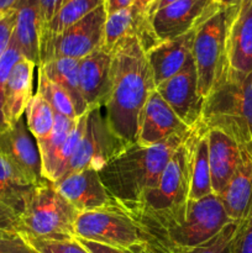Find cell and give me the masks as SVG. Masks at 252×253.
I'll return each instance as SVG.
<instances>
[{
  "label": "cell",
  "mask_w": 252,
  "mask_h": 253,
  "mask_svg": "<svg viewBox=\"0 0 252 253\" xmlns=\"http://www.w3.org/2000/svg\"><path fill=\"white\" fill-rule=\"evenodd\" d=\"M110 83V95L104 106L106 121L126 145H135L141 111L156 89L145 47L136 35L114 47Z\"/></svg>",
  "instance_id": "1"
},
{
  "label": "cell",
  "mask_w": 252,
  "mask_h": 253,
  "mask_svg": "<svg viewBox=\"0 0 252 253\" xmlns=\"http://www.w3.org/2000/svg\"><path fill=\"white\" fill-rule=\"evenodd\" d=\"M187 133L172 136L148 147L136 143L128 146L99 172L108 192L126 212L157 185L170 156L184 141Z\"/></svg>",
  "instance_id": "2"
},
{
  "label": "cell",
  "mask_w": 252,
  "mask_h": 253,
  "mask_svg": "<svg viewBox=\"0 0 252 253\" xmlns=\"http://www.w3.org/2000/svg\"><path fill=\"white\" fill-rule=\"evenodd\" d=\"M131 216L141 231L180 247L200 246L232 222L220 197L214 193L203 199L188 202L177 211Z\"/></svg>",
  "instance_id": "3"
},
{
  "label": "cell",
  "mask_w": 252,
  "mask_h": 253,
  "mask_svg": "<svg viewBox=\"0 0 252 253\" xmlns=\"http://www.w3.org/2000/svg\"><path fill=\"white\" fill-rule=\"evenodd\" d=\"M199 123L229 135L252 156V73L222 77L203 101Z\"/></svg>",
  "instance_id": "4"
},
{
  "label": "cell",
  "mask_w": 252,
  "mask_h": 253,
  "mask_svg": "<svg viewBox=\"0 0 252 253\" xmlns=\"http://www.w3.org/2000/svg\"><path fill=\"white\" fill-rule=\"evenodd\" d=\"M79 211L57 190L42 179L19 215L16 231L22 236L40 239H74V224Z\"/></svg>",
  "instance_id": "5"
},
{
  "label": "cell",
  "mask_w": 252,
  "mask_h": 253,
  "mask_svg": "<svg viewBox=\"0 0 252 253\" xmlns=\"http://www.w3.org/2000/svg\"><path fill=\"white\" fill-rule=\"evenodd\" d=\"M234 5H222L195 29L192 58L202 100L209 96L226 71V36Z\"/></svg>",
  "instance_id": "6"
},
{
  "label": "cell",
  "mask_w": 252,
  "mask_h": 253,
  "mask_svg": "<svg viewBox=\"0 0 252 253\" xmlns=\"http://www.w3.org/2000/svg\"><path fill=\"white\" fill-rule=\"evenodd\" d=\"M101 109L103 108L91 109L88 111V120L83 136L64 175L83 169H96L100 172L128 147L111 130Z\"/></svg>",
  "instance_id": "7"
},
{
  "label": "cell",
  "mask_w": 252,
  "mask_h": 253,
  "mask_svg": "<svg viewBox=\"0 0 252 253\" xmlns=\"http://www.w3.org/2000/svg\"><path fill=\"white\" fill-rule=\"evenodd\" d=\"M188 135V133H187ZM189 173L184 141L173 152L155 188L147 192L128 214H167L182 209L188 203Z\"/></svg>",
  "instance_id": "8"
},
{
  "label": "cell",
  "mask_w": 252,
  "mask_h": 253,
  "mask_svg": "<svg viewBox=\"0 0 252 253\" xmlns=\"http://www.w3.org/2000/svg\"><path fill=\"white\" fill-rule=\"evenodd\" d=\"M77 239L130 250L143 240L140 227L124 209L81 212L74 224Z\"/></svg>",
  "instance_id": "9"
},
{
  "label": "cell",
  "mask_w": 252,
  "mask_h": 253,
  "mask_svg": "<svg viewBox=\"0 0 252 253\" xmlns=\"http://www.w3.org/2000/svg\"><path fill=\"white\" fill-rule=\"evenodd\" d=\"M105 20V7L101 5L81 21L44 41L40 47V64L58 58H73L79 61L100 48Z\"/></svg>",
  "instance_id": "10"
},
{
  "label": "cell",
  "mask_w": 252,
  "mask_h": 253,
  "mask_svg": "<svg viewBox=\"0 0 252 253\" xmlns=\"http://www.w3.org/2000/svg\"><path fill=\"white\" fill-rule=\"evenodd\" d=\"M222 6L219 0H177L147 16L156 42L167 41L194 31Z\"/></svg>",
  "instance_id": "11"
},
{
  "label": "cell",
  "mask_w": 252,
  "mask_h": 253,
  "mask_svg": "<svg viewBox=\"0 0 252 253\" xmlns=\"http://www.w3.org/2000/svg\"><path fill=\"white\" fill-rule=\"evenodd\" d=\"M59 193L81 212L103 209H123L108 192L96 169H83L53 183Z\"/></svg>",
  "instance_id": "12"
},
{
  "label": "cell",
  "mask_w": 252,
  "mask_h": 253,
  "mask_svg": "<svg viewBox=\"0 0 252 253\" xmlns=\"http://www.w3.org/2000/svg\"><path fill=\"white\" fill-rule=\"evenodd\" d=\"M252 73V0H237L226 36L225 76Z\"/></svg>",
  "instance_id": "13"
},
{
  "label": "cell",
  "mask_w": 252,
  "mask_h": 253,
  "mask_svg": "<svg viewBox=\"0 0 252 253\" xmlns=\"http://www.w3.org/2000/svg\"><path fill=\"white\" fill-rule=\"evenodd\" d=\"M156 90L185 125L192 127L199 123L203 100L198 90L197 71L192 57L179 73L156 86Z\"/></svg>",
  "instance_id": "14"
},
{
  "label": "cell",
  "mask_w": 252,
  "mask_h": 253,
  "mask_svg": "<svg viewBox=\"0 0 252 253\" xmlns=\"http://www.w3.org/2000/svg\"><path fill=\"white\" fill-rule=\"evenodd\" d=\"M192 127L185 125L165 99L152 90L146 100L138 120L136 145L141 147L163 142L172 136L185 135Z\"/></svg>",
  "instance_id": "15"
},
{
  "label": "cell",
  "mask_w": 252,
  "mask_h": 253,
  "mask_svg": "<svg viewBox=\"0 0 252 253\" xmlns=\"http://www.w3.org/2000/svg\"><path fill=\"white\" fill-rule=\"evenodd\" d=\"M0 153L34 183L37 184L43 179L36 138L27 128L25 115L0 131Z\"/></svg>",
  "instance_id": "16"
},
{
  "label": "cell",
  "mask_w": 252,
  "mask_h": 253,
  "mask_svg": "<svg viewBox=\"0 0 252 253\" xmlns=\"http://www.w3.org/2000/svg\"><path fill=\"white\" fill-rule=\"evenodd\" d=\"M113 52L98 48L79 59L81 91L89 110L104 108L110 95V69Z\"/></svg>",
  "instance_id": "17"
},
{
  "label": "cell",
  "mask_w": 252,
  "mask_h": 253,
  "mask_svg": "<svg viewBox=\"0 0 252 253\" xmlns=\"http://www.w3.org/2000/svg\"><path fill=\"white\" fill-rule=\"evenodd\" d=\"M189 173L188 202H194L212 194L209 166V142L208 130L198 123L189 130L184 138Z\"/></svg>",
  "instance_id": "18"
},
{
  "label": "cell",
  "mask_w": 252,
  "mask_h": 253,
  "mask_svg": "<svg viewBox=\"0 0 252 253\" xmlns=\"http://www.w3.org/2000/svg\"><path fill=\"white\" fill-rule=\"evenodd\" d=\"M194 31L177 39L157 42L146 49V58L155 86H158L184 68L192 57Z\"/></svg>",
  "instance_id": "19"
},
{
  "label": "cell",
  "mask_w": 252,
  "mask_h": 253,
  "mask_svg": "<svg viewBox=\"0 0 252 253\" xmlns=\"http://www.w3.org/2000/svg\"><path fill=\"white\" fill-rule=\"evenodd\" d=\"M212 193L221 194L241 161L239 143L217 128H207Z\"/></svg>",
  "instance_id": "20"
},
{
  "label": "cell",
  "mask_w": 252,
  "mask_h": 253,
  "mask_svg": "<svg viewBox=\"0 0 252 253\" xmlns=\"http://www.w3.org/2000/svg\"><path fill=\"white\" fill-rule=\"evenodd\" d=\"M36 64L20 57L7 77L4 93V119L6 126L16 123L25 115L32 98V83Z\"/></svg>",
  "instance_id": "21"
},
{
  "label": "cell",
  "mask_w": 252,
  "mask_h": 253,
  "mask_svg": "<svg viewBox=\"0 0 252 253\" xmlns=\"http://www.w3.org/2000/svg\"><path fill=\"white\" fill-rule=\"evenodd\" d=\"M15 20L12 42L16 44L22 57L40 64V43H41V11L40 0H19L15 5Z\"/></svg>",
  "instance_id": "22"
},
{
  "label": "cell",
  "mask_w": 252,
  "mask_h": 253,
  "mask_svg": "<svg viewBox=\"0 0 252 253\" xmlns=\"http://www.w3.org/2000/svg\"><path fill=\"white\" fill-rule=\"evenodd\" d=\"M219 197L230 219L240 221L252 200V156L244 148L239 167Z\"/></svg>",
  "instance_id": "23"
},
{
  "label": "cell",
  "mask_w": 252,
  "mask_h": 253,
  "mask_svg": "<svg viewBox=\"0 0 252 253\" xmlns=\"http://www.w3.org/2000/svg\"><path fill=\"white\" fill-rule=\"evenodd\" d=\"M239 221H232L219 235L210 241L197 247H180L169 244L153 235L142 234V242L127 250L131 253H231L232 241L236 234Z\"/></svg>",
  "instance_id": "24"
},
{
  "label": "cell",
  "mask_w": 252,
  "mask_h": 253,
  "mask_svg": "<svg viewBox=\"0 0 252 253\" xmlns=\"http://www.w3.org/2000/svg\"><path fill=\"white\" fill-rule=\"evenodd\" d=\"M37 184L0 153V200L11 208L17 215L21 214L27 199Z\"/></svg>",
  "instance_id": "25"
},
{
  "label": "cell",
  "mask_w": 252,
  "mask_h": 253,
  "mask_svg": "<svg viewBox=\"0 0 252 253\" xmlns=\"http://www.w3.org/2000/svg\"><path fill=\"white\" fill-rule=\"evenodd\" d=\"M79 61L73 58H58L51 59L44 63L40 64L37 68L44 72L47 77L54 83L61 85L64 90L71 96L72 101L76 108L77 115L82 116L89 110L84 101L83 95L81 91V84H79L78 74Z\"/></svg>",
  "instance_id": "26"
},
{
  "label": "cell",
  "mask_w": 252,
  "mask_h": 253,
  "mask_svg": "<svg viewBox=\"0 0 252 253\" xmlns=\"http://www.w3.org/2000/svg\"><path fill=\"white\" fill-rule=\"evenodd\" d=\"M104 5V0H67L58 9L51 21L41 32V43L57 36L64 30L77 24L96 7ZM40 43V47H41Z\"/></svg>",
  "instance_id": "27"
},
{
  "label": "cell",
  "mask_w": 252,
  "mask_h": 253,
  "mask_svg": "<svg viewBox=\"0 0 252 253\" xmlns=\"http://www.w3.org/2000/svg\"><path fill=\"white\" fill-rule=\"evenodd\" d=\"M77 121H78V119L77 120H72V119L66 118V116L56 114L54 115L53 127H52L51 132L44 138L36 140L37 147H39L40 151V156H41L42 175L46 172L47 168L49 167L57 151L61 148V146L63 145L66 138L68 137L71 131L74 128Z\"/></svg>",
  "instance_id": "28"
},
{
  "label": "cell",
  "mask_w": 252,
  "mask_h": 253,
  "mask_svg": "<svg viewBox=\"0 0 252 253\" xmlns=\"http://www.w3.org/2000/svg\"><path fill=\"white\" fill-rule=\"evenodd\" d=\"M54 115L56 113L48 101L36 91L25 110L27 128L36 140L44 138L51 132L54 124Z\"/></svg>",
  "instance_id": "29"
},
{
  "label": "cell",
  "mask_w": 252,
  "mask_h": 253,
  "mask_svg": "<svg viewBox=\"0 0 252 253\" xmlns=\"http://www.w3.org/2000/svg\"><path fill=\"white\" fill-rule=\"evenodd\" d=\"M37 71H39L37 93L41 94L48 101L49 105L54 110V113L66 116L68 119H72V120H77L78 115H77L74 104L72 101L71 96L68 95V93L61 85L51 81L44 74L43 71H41L40 68H37Z\"/></svg>",
  "instance_id": "30"
},
{
  "label": "cell",
  "mask_w": 252,
  "mask_h": 253,
  "mask_svg": "<svg viewBox=\"0 0 252 253\" xmlns=\"http://www.w3.org/2000/svg\"><path fill=\"white\" fill-rule=\"evenodd\" d=\"M27 244L36 253H89L82 246L77 237L74 239H40L24 236Z\"/></svg>",
  "instance_id": "31"
},
{
  "label": "cell",
  "mask_w": 252,
  "mask_h": 253,
  "mask_svg": "<svg viewBox=\"0 0 252 253\" xmlns=\"http://www.w3.org/2000/svg\"><path fill=\"white\" fill-rule=\"evenodd\" d=\"M21 53H20L19 48L16 47V44L12 42H10L9 47L5 51V53L0 57V131L4 130L5 127H7L6 124H5L4 119V93H5V85H6L7 77H9L10 71L14 67V64L16 63L20 59Z\"/></svg>",
  "instance_id": "32"
},
{
  "label": "cell",
  "mask_w": 252,
  "mask_h": 253,
  "mask_svg": "<svg viewBox=\"0 0 252 253\" xmlns=\"http://www.w3.org/2000/svg\"><path fill=\"white\" fill-rule=\"evenodd\" d=\"M231 253H252V200L246 214L239 221Z\"/></svg>",
  "instance_id": "33"
},
{
  "label": "cell",
  "mask_w": 252,
  "mask_h": 253,
  "mask_svg": "<svg viewBox=\"0 0 252 253\" xmlns=\"http://www.w3.org/2000/svg\"><path fill=\"white\" fill-rule=\"evenodd\" d=\"M0 253H36L17 231L0 232Z\"/></svg>",
  "instance_id": "34"
},
{
  "label": "cell",
  "mask_w": 252,
  "mask_h": 253,
  "mask_svg": "<svg viewBox=\"0 0 252 253\" xmlns=\"http://www.w3.org/2000/svg\"><path fill=\"white\" fill-rule=\"evenodd\" d=\"M16 11L14 9L0 14V57L5 53L14 34Z\"/></svg>",
  "instance_id": "35"
},
{
  "label": "cell",
  "mask_w": 252,
  "mask_h": 253,
  "mask_svg": "<svg viewBox=\"0 0 252 253\" xmlns=\"http://www.w3.org/2000/svg\"><path fill=\"white\" fill-rule=\"evenodd\" d=\"M19 215L2 200H0V232L16 231Z\"/></svg>",
  "instance_id": "36"
},
{
  "label": "cell",
  "mask_w": 252,
  "mask_h": 253,
  "mask_svg": "<svg viewBox=\"0 0 252 253\" xmlns=\"http://www.w3.org/2000/svg\"><path fill=\"white\" fill-rule=\"evenodd\" d=\"M67 0H40V11H41V24L42 30L46 27L52 20V17L56 15L59 7L66 2ZM41 30V32H42Z\"/></svg>",
  "instance_id": "37"
},
{
  "label": "cell",
  "mask_w": 252,
  "mask_h": 253,
  "mask_svg": "<svg viewBox=\"0 0 252 253\" xmlns=\"http://www.w3.org/2000/svg\"><path fill=\"white\" fill-rule=\"evenodd\" d=\"M78 241L81 242L82 246L89 253H131L127 250L118 249V247H111L108 245L98 244V242L93 241H86V240L78 239Z\"/></svg>",
  "instance_id": "38"
},
{
  "label": "cell",
  "mask_w": 252,
  "mask_h": 253,
  "mask_svg": "<svg viewBox=\"0 0 252 253\" xmlns=\"http://www.w3.org/2000/svg\"><path fill=\"white\" fill-rule=\"evenodd\" d=\"M135 4V0H104V7H105L106 15H111L120 10L127 9Z\"/></svg>",
  "instance_id": "39"
},
{
  "label": "cell",
  "mask_w": 252,
  "mask_h": 253,
  "mask_svg": "<svg viewBox=\"0 0 252 253\" xmlns=\"http://www.w3.org/2000/svg\"><path fill=\"white\" fill-rule=\"evenodd\" d=\"M174 1H177V0H155V1H152L147 7H146L145 11H143V14H145V16L147 17V16H150L151 14H153L156 10L161 9V7L166 6V5H168V4H172V2H174Z\"/></svg>",
  "instance_id": "40"
},
{
  "label": "cell",
  "mask_w": 252,
  "mask_h": 253,
  "mask_svg": "<svg viewBox=\"0 0 252 253\" xmlns=\"http://www.w3.org/2000/svg\"><path fill=\"white\" fill-rule=\"evenodd\" d=\"M19 0H0V14L14 9Z\"/></svg>",
  "instance_id": "41"
},
{
  "label": "cell",
  "mask_w": 252,
  "mask_h": 253,
  "mask_svg": "<svg viewBox=\"0 0 252 253\" xmlns=\"http://www.w3.org/2000/svg\"><path fill=\"white\" fill-rule=\"evenodd\" d=\"M152 1H155V0H135V4L133 5H135V6L143 14L146 7H147Z\"/></svg>",
  "instance_id": "42"
},
{
  "label": "cell",
  "mask_w": 252,
  "mask_h": 253,
  "mask_svg": "<svg viewBox=\"0 0 252 253\" xmlns=\"http://www.w3.org/2000/svg\"><path fill=\"white\" fill-rule=\"evenodd\" d=\"M222 5H235L237 2V0H219Z\"/></svg>",
  "instance_id": "43"
}]
</instances>
